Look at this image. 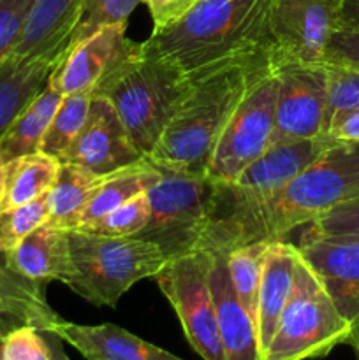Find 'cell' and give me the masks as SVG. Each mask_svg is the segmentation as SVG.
<instances>
[{
    "instance_id": "obj_1",
    "label": "cell",
    "mask_w": 359,
    "mask_h": 360,
    "mask_svg": "<svg viewBox=\"0 0 359 360\" xmlns=\"http://www.w3.org/2000/svg\"><path fill=\"white\" fill-rule=\"evenodd\" d=\"M270 48L190 76L189 94L146 160L155 167L208 176L215 146Z\"/></svg>"
},
{
    "instance_id": "obj_2",
    "label": "cell",
    "mask_w": 359,
    "mask_h": 360,
    "mask_svg": "<svg viewBox=\"0 0 359 360\" xmlns=\"http://www.w3.org/2000/svg\"><path fill=\"white\" fill-rule=\"evenodd\" d=\"M338 141L329 136L275 143L256 162L227 183L213 181L210 225L199 250L231 252L252 243V232L264 211L313 160Z\"/></svg>"
},
{
    "instance_id": "obj_3",
    "label": "cell",
    "mask_w": 359,
    "mask_h": 360,
    "mask_svg": "<svg viewBox=\"0 0 359 360\" xmlns=\"http://www.w3.org/2000/svg\"><path fill=\"white\" fill-rule=\"evenodd\" d=\"M271 0H201L183 20L151 32L146 44L189 76L271 46Z\"/></svg>"
},
{
    "instance_id": "obj_4",
    "label": "cell",
    "mask_w": 359,
    "mask_h": 360,
    "mask_svg": "<svg viewBox=\"0 0 359 360\" xmlns=\"http://www.w3.org/2000/svg\"><path fill=\"white\" fill-rule=\"evenodd\" d=\"M189 74L151 46L137 42L99 81L94 95L115 108L127 134L146 158L189 94Z\"/></svg>"
},
{
    "instance_id": "obj_5",
    "label": "cell",
    "mask_w": 359,
    "mask_h": 360,
    "mask_svg": "<svg viewBox=\"0 0 359 360\" xmlns=\"http://www.w3.org/2000/svg\"><path fill=\"white\" fill-rule=\"evenodd\" d=\"M359 197V141H338L313 160L259 218L253 241H282L334 206Z\"/></svg>"
},
{
    "instance_id": "obj_6",
    "label": "cell",
    "mask_w": 359,
    "mask_h": 360,
    "mask_svg": "<svg viewBox=\"0 0 359 360\" xmlns=\"http://www.w3.org/2000/svg\"><path fill=\"white\" fill-rule=\"evenodd\" d=\"M74 276L67 287L97 308H116L136 283L155 278L168 257L141 238L69 231Z\"/></svg>"
},
{
    "instance_id": "obj_7",
    "label": "cell",
    "mask_w": 359,
    "mask_h": 360,
    "mask_svg": "<svg viewBox=\"0 0 359 360\" xmlns=\"http://www.w3.org/2000/svg\"><path fill=\"white\" fill-rule=\"evenodd\" d=\"M352 329L334 308L322 281L299 252L294 285L271 341L259 360H310L348 345Z\"/></svg>"
},
{
    "instance_id": "obj_8",
    "label": "cell",
    "mask_w": 359,
    "mask_h": 360,
    "mask_svg": "<svg viewBox=\"0 0 359 360\" xmlns=\"http://www.w3.org/2000/svg\"><path fill=\"white\" fill-rule=\"evenodd\" d=\"M157 169L160 174L146 190L148 221L136 238L157 245L169 260L199 250L210 225L213 181L208 176Z\"/></svg>"
},
{
    "instance_id": "obj_9",
    "label": "cell",
    "mask_w": 359,
    "mask_h": 360,
    "mask_svg": "<svg viewBox=\"0 0 359 360\" xmlns=\"http://www.w3.org/2000/svg\"><path fill=\"white\" fill-rule=\"evenodd\" d=\"M275 109L277 76L270 48L253 76L248 91L236 108L215 146L208 167V178L211 181H231L273 146Z\"/></svg>"
},
{
    "instance_id": "obj_10",
    "label": "cell",
    "mask_w": 359,
    "mask_h": 360,
    "mask_svg": "<svg viewBox=\"0 0 359 360\" xmlns=\"http://www.w3.org/2000/svg\"><path fill=\"white\" fill-rule=\"evenodd\" d=\"M208 273L210 252L196 250L169 259L155 274V281L175 309L196 354L203 360H225Z\"/></svg>"
},
{
    "instance_id": "obj_11",
    "label": "cell",
    "mask_w": 359,
    "mask_h": 360,
    "mask_svg": "<svg viewBox=\"0 0 359 360\" xmlns=\"http://www.w3.org/2000/svg\"><path fill=\"white\" fill-rule=\"evenodd\" d=\"M277 76L275 143L313 139L327 129V67L284 58L271 49Z\"/></svg>"
},
{
    "instance_id": "obj_12",
    "label": "cell",
    "mask_w": 359,
    "mask_h": 360,
    "mask_svg": "<svg viewBox=\"0 0 359 360\" xmlns=\"http://www.w3.org/2000/svg\"><path fill=\"white\" fill-rule=\"evenodd\" d=\"M344 0H271L270 37L275 55L322 63L334 30L340 28Z\"/></svg>"
},
{
    "instance_id": "obj_13",
    "label": "cell",
    "mask_w": 359,
    "mask_h": 360,
    "mask_svg": "<svg viewBox=\"0 0 359 360\" xmlns=\"http://www.w3.org/2000/svg\"><path fill=\"white\" fill-rule=\"evenodd\" d=\"M298 248L351 326V345L359 338V236L306 232Z\"/></svg>"
},
{
    "instance_id": "obj_14",
    "label": "cell",
    "mask_w": 359,
    "mask_h": 360,
    "mask_svg": "<svg viewBox=\"0 0 359 360\" xmlns=\"http://www.w3.org/2000/svg\"><path fill=\"white\" fill-rule=\"evenodd\" d=\"M143 158L130 141L115 108L104 97L94 95L83 127L60 162L80 165L94 174L106 176Z\"/></svg>"
},
{
    "instance_id": "obj_15",
    "label": "cell",
    "mask_w": 359,
    "mask_h": 360,
    "mask_svg": "<svg viewBox=\"0 0 359 360\" xmlns=\"http://www.w3.org/2000/svg\"><path fill=\"white\" fill-rule=\"evenodd\" d=\"M127 25H109L77 42L55 67L49 79L63 95L95 90L99 81L120 58L132 51L136 41L127 37Z\"/></svg>"
},
{
    "instance_id": "obj_16",
    "label": "cell",
    "mask_w": 359,
    "mask_h": 360,
    "mask_svg": "<svg viewBox=\"0 0 359 360\" xmlns=\"http://www.w3.org/2000/svg\"><path fill=\"white\" fill-rule=\"evenodd\" d=\"M208 281L225 360H259L257 326L236 297L227 271V252H210Z\"/></svg>"
},
{
    "instance_id": "obj_17",
    "label": "cell",
    "mask_w": 359,
    "mask_h": 360,
    "mask_svg": "<svg viewBox=\"0 0 359 360\" xmlns=\"http://www.w3.org/2000/svg\"><path fill=\"white\" fill-rule=\"evenodd\" d=\"M53 330L87 360H183L115 323L81 326L58 319Z\"/></svg>"
},
{
    "instance_id": "obj_18",
    "label": "cell",
    "mask_w": 359,
    "mask_h": 360,
    "mask_svg": "<svg viewBox=\"0 0 359 360\" xmlns=\"http://www.w3.org/2000/svg\"><path fill=\"white\" fill-rule=\"evenodd\" d=\"M70 44L32 56L11 53L0 65V139L21 111L46 86L49 76L67 55Z\"/></svg>"
},
{
    "instance_id": "obj_19",
    "label": "cell",
    "mask_w": 359,
    "mask_h": 360,
    "mask_svg": "<svg viewBox=\"0 0 359 360\" xmlns=\"http://www.w3.org/2000/svg\"><path fill=\"white\" fill-rule=\"evenodd\" d=\"M2 255L14 273L37 283L62 281L69 285L74 276L69 231L48 224L32 231L16 248Z\"/></svg>"
},
{
    "instance_id": "obj_20",
    "label": "cell",
    "mask_w": 359,
    "mask_h": 360,
    "mask_svg": "<svg viewBox=\"0 0 359 360\" xmlns=\"http://www.w3.org/2000/svg\"><path fill=\"white\" fill-rule=\"evenodd\" d=\"M299 248L289 243L270 241L264 257L263 280L259 288V304H257V338H259V354L266 350L267 343L275 333L278 319L289 301L294 285L296 262Z\"/></svg>"
},
{
    "instance_id": "obj_21",
    "label": "cell",
    "mask_w": 359,
    "mask_h": 360,
    "mask_svg": "<svg viewBox=\"0 0 359 360\" xmlns=\"http://www.w3.org/2000/svg\"><path fill=\"white\" fill-rule=\"evenodd\" d=\"M83 0H34L13 55L32 56L70 44Z\"/></svg>"
},
{
    "instance_id": "obj_22",
    "label": "cell",
    "mask_w": 359,
    "mask_h": 360,
    "mask_svg": "<svg viewBox=\"0 0 359 360\" xmlns=\"http://www.w3.org/2000/svg\"><path fill=\"white\" fill-rule=\"evenodd\" d=\"M58 319L46 301L44 285L14 273L0 253V322L11 327L34 326L44 330Z\"/></svg>"
},
{
    "instance_id": "obj_23",
    "label": "cell",
    "mask_w": 359,
    "mask_h": 360,
    "mask_svg": "<svg viewBox=\"0 0 359 360\" xmlns=\"http://www.w3.org/2000/svg\"><path fill=\"white\" fill-rule=\"evenodd\" d=\"M158 174V169L143 158L136 164L125 165L118 171L102 176L101 183L95 186L94 193L88 199L77 229H87L97 224L101 218L125 204L127 200L146 193V190L157 181Z\"/></svg>"
},
{
    "instance_id": "obj_24",
    "label": "cell",
    "mask_w": 359,
    "mask_h": 360,
    "mask_svg": "<svg viewBox=\"0 0 359 360\" xmlns=\"http://www.w3.org/2000/svg\"><path fill=\"white\" fill-rule=\"evenodd\" d=\"M62 98L63 94L60 88L51 79H48L46 86L18 115L9 130L0 139V157L4 158V162L39 151L42 137Z\"/></svg>"
},
{
    "instance_id": "obj_25",
    "label": "cell",
    "mask_w": 359,
    "mask_h": 360,
    "mask_svg": "<svg viewBox=\"0 0 359 360\" xmlns=\"http://www.w3.org/2000/svg\"><path fill=\"white\" fill-rule=\"evenodd\" d=\"M101 179L102 176L94 174L88 169L60 162L55 183H53L51 190L46 193V204H48L46 224L56 229H63V231L77 229L88 199L94 193L95 186L101 183Z\"/></svg>"
},
{
    "instance_id": "obj_26",
    "label": "cell",
    "mask_w": 359,
    "mask_h": 360,
    "mask_svg": "<svg viewBox=\"0 0 359 360\" xmlns=\"http://www.w3.org/2000/svg\"><path fill=\"white\" fill-rule=\"evenodd\" d=\"M60 160L42 151L23 155L6 162V186L2 210L23 206L41 199L51 190L58 174Z\"/></svg>"
},
{
    "instance_id": "obj_27",
    "label": "cell",
    "mask_w": 359,
    "mask_h": 360,
    "mask_svg": "<svg viewBox=\"0 0 359 360\" xmlns=\"http://www.w3.org/2000/svg\"><path fill=\"white\" fill-rule=\"evenodd\" d=\"M270 241H253L227 253V271L236 297L257 326V304L263 280L264 257Z\"/></svg>"
},
{
    "instance_id": "obj_28",
    "label": "cell",
    "mask_w": 359,
    "mask_h": 360,
    "mask_svg": "<svg viewBox=\"0 0 359 360\" xmlns=\"http://www.w3.org/2000/svg\"><path fill=\"white\" fill-rule=\"evenodd\" d=\"M92 97H94L92 90L63 95L62 102H60L58 109H56L55 116H53L51 123H49L48 130L42 137L39 151L51 155L58 160L62 158V155L65 153V150L87 120Z\"/></svg>"
},
{
    "instance_id": "obj_29",
    "label": "cell",
    "mask_w": 359,
    "mask_h": 360,
    "mask_svg": "<svg viewBox=\"0 0 359 360\" xmlns=\"http://www.w3.org/2000/svg\"><path fill=\"white\" fill-rule=\"evenodd\" d=\"M141 0H83L81 16L70 39V48L84 41L102 27L109 25H127L132 11Z\"/></svg>"
},
{
    "instance_id": "obj_30",
    "label": "cell",
    "mask_w": 359,
    "mask_h": 360,
    "mask_svg": "<svg viewBox=\"0 0 359 360\" xmlns=\"http://www.w3.org/2000/svg\"><path fill=\"white\" fill-rule=\"evenodd\" d=\"M48 204L46 195L23 206L0 211V253L16 248L32 231L46 224Z\"/></svg>"
},
{
    "instance_id": "obj_31",
    "label": "cell",
    "mask_w": 359,
    "mask_h": 360,
    "mask_svg": "<svg viewBox=\"0 0 359 360\" xmlns=\"http://www.w3.org/2000/svg\"><path fill=\"white\" fill-rule=\"evenodd\" d=\"M148 213H150V207H148L146 193H143L113 210L97 224L87 229H76V231H87L94 234L111 236V238H134V236H139V232L146 225Z\"/></svg>"
},
{
    "instance_id": "obj_32",
    "label": "cell",
    "mask_w": 359,
    "mask_h": 360,
    "mask_svg": "<svg viewBox=\"0 0 359 360\" xmlns=\"http://www.w3.org/2000/svg\"><path fill=\"white\" fill-rule=\"evenodd\" d=\"M0 360H51L42 330L34 326L7 330L0 341Z\"/></svg>"
},
{
    "instance_id": "obj_33",
    "label": "cell",
    "mask_w": 359,
    "mask_h": 360,
    "mask_svg": "<svg viewBox=\"0 0 359 360\" xmlns=\"http://www.w3.org/2000/svg\"><path fill=\"white\" fill-rule=\"evenodd\" d=\"M327 67V123L338 112L359 109V70Z\"/></svg>"
},
{
    "instance_id": "obj_34",
    "label": "cell",
    "mask_w": 359,
    "mask_h": 360,
    "mask_svg": "<svg viewBox=\"0 0 359 360\" xmlns=\"http://www.w3.org/2000/svg\"><path fill=\"white\" fill-rule=\"evenodd\" d=\"M34 0H0V65L14 51Z\"/></svg>"
},
{
    "instance_id": "obj_35",
    "label": "cell",
    "mask_w": 359,
    "mask_h": 360,
    "mask_svg": "<svg viewBox=\"0 0 359 360\" xmlns=\"http://www.w3.org/2000/svg\"><path fill=\"white\" fill-rule=\"evenodd\" d=\"M312 234L359 236V197L341 202L308 224Z\"/></svg>"
},
{
    "instance_id": "obj_36",
    "label": "cell",
    "mask_w": 359,
    "mask_h": 360,
    "mask_svg": "<svg viewBox=\"0 0 359 360\" xmlns=\"http://www.w3.org/2000/svg\"><path fill=\"white\" fill-rule=\"evenodd\" d=\"M322 63L359 70V30H351V28L334 30L324 51Z\"/></svg>"
},
{
    "instance_id": "obj_37",
    "label": "cell",
    "mask_w": 359,
    "mask_h": 360,
    "mask_svg": "<svg viewBox=\"0 0 359 360\" xmlns=\"http://www.w3.org/2000/svg\"><path fill=\"white\" fill-rule=\"evenodd\" d=\"M150 11L153 32L165 30L187 16L201 0H141Z\"/></svg>"
},
{
    "instance_id": "obj_38",
    "label": "cell",
    "mask_w": 359,
    "mask_h": 360,
    "mask_svg": "<svg viewBox=\"0 0 359 360\" xmlns=\"http://www.w3.org/2000/svg\"><path fill=\"white\" fill-rule=\"evenodd\" d=\"M326 136L334 141H359V109L334 115L327 123Z\"/></svg>"
},
{
    "instance_id": "obj_39",
    "label": "cell",
    "mask_w": 359,
    "mask_h": 360,
    "mask_svg": "<svg viewBox=\"0 0 359 360\" xmlns=\"http://www.w3.org/2000/svg\"><path fill=\"white\" fill-rule=\"evenodd\" d=\"M340 28L359 30V0H344L340 14Z\"/></svg>"
},
{
    "instance_id": "obj_40",
    "label": "cell",
    "mask_w": 359,
    "mask_h": 360,
    "mask_svg": "<svg viewBox=\"0 0 359 360\" xmlns=\"http://www.w3.org/2000/svg\"><path fill=\"white\" fill-rule=\"evenodd\" d=\"M42 334H44V340L46 343H48L49 357H51V360H70L67 357L65 350H63V340L58 334H55L53 330L48 329L42 330Z\"/></svg>"
},
{
    "instance_id": "obj_41",
    "label": "cell",
    "mask_w": 359,
    "mask_h": 360,
    "mask_svg": "<svg viewBox=\"0 0 359 360\" xmlns=\"http://www.w3.org/2000/svg\"><path fill=\"white\" fill-rule=\"evenodd\" d=\"M4 186H6V162L0 157V207L4 200Z\"/></svg>"
},
{
    "instance_id": "obj_42",
    "label": "cell",
    "mask_w": 359,
    "mask_h": 360,
    "mask_svg": "<svg viewBox=\"0 0 359 360\" xmlns=\"http://www.w3.org/2000/svg\"><path fill=\"white\" fill-rule=\"evenodd\" d=\"M11 329H13V327L7 326V323H4V322H0V341H2L4 334H6L7 330H11Z\"/></svg>"
}]
</instances>
